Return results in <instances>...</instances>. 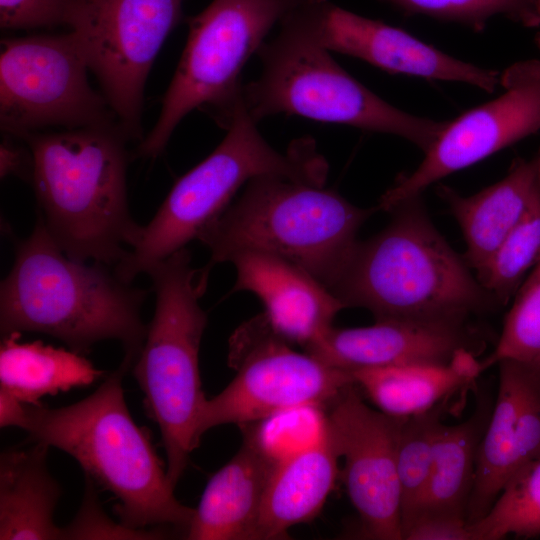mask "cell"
<instances>
[{
  "label": "cell",
  "mask_w": 540,
  "mask_h": 540,
  "mask_svg": "<svg viewBox=\"0 0 540 540\" xmlns=\"http://www.w3.org/2000/svg\"><path fill=\"white\" fill-rule=\"evenodd\" d=\"M37 215L72 259L115 267L135 245L142 225L127 195L130 139L119 126L27 134Z\"/></svg>",
  "instance_id": "cell-4"
},
{
  "label": "cell",
  "mask_w": 540,
  "mask_h": 540,
  "mask_svg": "<svg viewBox=\"0 0 540 540\" xmlns=\"http://www.w3.org/2000/svg\"><path fill=\"white\" fill-rule=\"evenodd\" d=\"M470 350L458 351L446 364H406L351 372L355 384L378 410L408 417L450 400L483 372Z\"/></svg>",
  "instance_id": "cell-23"
},
{
  "label": "cell",
  "mask_w": 540,
  "mask_h": 540,
  "mask_svg": "<svg viewBox=\"0 0 540 540\" xmlns=\"http://www.w3.org/2000/svg\"><path fill=\"white\" fill-rule=\"evenodd\" d=\"M497 365L498 392L477 453L468 524L488 512L513 476L540 460V361Z\"/></svg>",
  "instance_id": "cell-16"
},
{
  "label": "cell",
  "mask_w": 540,
  "mask_h": 540,
  "mask_svg": "<svg viewBox=\"0 0 540 540\" xmlns=\"http://www.w3.org/2000/svg\"><path fill=\"white\" fill-rule=\"evenodd\" d=\"M406 14L426 15L482 31L495 16L524 27L540 25V0H383Z\"/></svg>",
  "instance_id": "cell-30"
},
{
  "label": "cell",
  "mask_w": 540,
  "mask_h": 540,
  "mask_svg": "<svg viewBox=\"0 0 540 540\" xmlns=\"http://www.w3.org/2000/svg\"><path fill=\"white\" fill-rule=\"evenodd\" d=\"M0 148L1 178L13 175L22 178L31 184L34 161L30 147L28 146L27 149L10 139H4Z\"/></svg>",
  "instance_id": "cell-34"
},
{
  "label": "cell",
  "mask_w": 540,
  "mask_h": 540,
  "mask_svg": "<svg viewBox=\"0 0 540 540\" xmlns=\"http://www.w3.org/2000/svg\"><path fill=\"white\" fill-rule=\"evenodd\" d=\"M356 387L346 388L324 412L338 455L344 459L343 481L362 535L402 540L397 460L403 418L369 407Z\"/></svg>",
  "instance_id": "cell-14"
},
{
  "label": "cell",
  "mask_w": 540,
  "mask_h": 540,
  "mask_svg": "<svg viewBox=\"0 0 540 540\" xmlns=\"http://www.w3.org/2000/svg\"><path fill=\"white\" fill-rule=\"evenodd\" d=\"M148 294L111 266L70 258L37 215L31 234L15 242L14 263L0 284L1 336L42 333L83 355L116 340L133 366L147 334L141 311Z\"/></svg>",
  "instance_id": "cell-1"
},
{
  "label": "cell",
  "mask_w": 540,
  "mask_h": 540,
  "mask_svg": "<svg viewBox=\"0 0 540 540\" xmlns=\"http://www.w3.org/2000/svg\"><path fill=\"white\" fill-rule=\"evenodd\" d=\"M468 525L473 540L540 535V460L513 476L488 512Z\"/></svg>",
  "instance_id": "cell-27"
},
{
  "label": "cell",
  "mask_w": 540,
  "mask_h": 540,
  "mask_svg": "<svg viewBox=\"0 0 540 540\" xmlns=\"http://www.w3.org/2000/svg\"><path fill=\"white\" fill-rule=\"evenodd\" d=\"M492 407L493 402L488 395H479L467 419L452 425L441 424L434 445L427 494L417 518L448 515L466 519L477 453Z\"/></svg>",
  "instance_id": "cell-25"
},
{
  "label": "cell",
  "mask_w": 540,
  "mask_h": 540,
  "mask_svg": "<svg viewBox=\"0 0 540 540\" xmlns=\"http://www.w3.org/2000/svg\"><path fill=\"white\" fill-rule=\"evenodd\" d=\"M448 402L403 418L397 460L402 537L422 510L432 473L434 445Z\"/></svg>",
  "instance_id": "cell-26"
},
{
  "label": "cell",
  "mask_w": 540,
  "mask_h": 540,
  "mask_svg": "<svg viewBox=\"0 0 540 540\" xmlns=\"http://www.w3.org/2000/svg\"><path fill=\"white\" fill-rule=\"evenodd\" d=\"M535 42H536V45H537L538 49L540 50V33H538L536 35Z\"/></svg>",
  "instance_id": "cell-36"
},
{
  "label": "cell",
  "mask_w": 540,
  "mask_h": 540,
  "mask_svg": "<svg viewBox=\"0 0 540 540\" xmlns=\"http://www.w3.org/2000/svg\"><path fill=\"white\" fill-rule=\"evenodd\" d=\"M256 124L242 99L222 142L175 182L153 218L142 225L135 245L114 267L122 279L132 282L198 239L229 207L237 190L255 177L277 175L324 186L328 164L312 138L294 140L285 152H279L261 136Z\"/></svg>",
  "instance_id": "cell-7"
},
{
  "label": "cell",
  "mask_w": 540,
  "mask_h": 540,
  "mask_svg": "<svg viewBox=\"0 0 540 540\" xmlns=\"http://www.w3.org/2000/svg\"><path fill=\"white\" fill-rule=\"evenodd\" d=\"M323 49L364 60L393 74L463 82L492 92L497 71L454 58L411 34L338 7L330 0H304L279 22Z\"/></svg>",
  "instance_id": "cell-15"
},
{
  "label": "cell",
  "mask_w": 540,
  "mask_h": 540,
  "mask_svg": "<svg viewBox=\"0 0 540 540\" xmlns=\"http://www.w3.org/2000/svg\"><path fill=\"white\" fill-rule=\"evenodd\" d=\"M291 345L275 333L264 313L235 330L228 358L237 373L220 393L205 400L200 438L220 425L256 423L307 406L325 408L355 384L350 372L298 353Z\"/></svg>",
  "instance_id": "cell-10"
},
{
  "label": "cell",
  "mask_w": 540,
  "mask_h": 540,
  "mask_svg": "<svg viewBox=\"0 0 540 540\" xmlns=\"http://www.w3.org/2000/svg\"><path fill=\"white\" fill-rule=\"evenodd\" d=\"M49 446L8 448L0 455V540H64L54 514L62 496L48 470Z\"/></svg>",
  "instance_id": "cell-22"
},
{
  "label": "cell",
  "mask_w": 540,
  "mask_h": 540,
  "mask_svg": "<svg viewBox=\"0 0 540 540\" xmlns=\"http://www.w3.org/2000/svg\"><path fill=\"white\" fill-rule=\"evenodd\" d=\"M304 0H213L189 21L186 46L162 99L159 118L137 147L156 158L179 122L204 109L227 129L242 100L241 71L272 27Z\"/></svg>",
  "instance_id": "cell-9"
},
{
  "label": "cell",
  "mask_w": 540,
  "mask_h": 540,
  "mask_svg": "<svg viewBox=\"0 0 540 540\" xmlns=\"http://www.w3.org/2000/svg\"><path fill=\"white\" fill-rule=\"evenodd\" d=\"M487 338L472 322L383 318L365 327H332L304 349L326 365L351 373L406 364H446L463 349L479 355Z\"/></svg>",
  "instance_id": "cell-17"
},
{
  "label": "cell",
  "mask_w": 540,
  "mask_h": 540,
  "mask_svg": "<svg viewBox=\"0 0 540 540\" xmlns=\"http://www.w3.org/2000/svg\"><path fill=\"white\" fill-rule=\"evenodd\" d=\"M500 84L504 91L498 97L448 122L418 167L381 196L379 210L388 212L443 177L540 131V60L514 63Z\"/></svg>",
  "instance_id": "cell-13"
},
{
  "label": "cell",
  "mask_w": 540,
  "mask_h": 540,
  "mask_svg": "<svg viewBox=\"0 0 540 540\" xmlns=\"http://www.w3.org/2000/svg\"><path fill=\"white\" fill-rule=\"evenodd\" d=\"M0 389L24 404L46 395L89 386L104 375L83 354L42 341L21 342V333L1 336Z\"/></svg>",
  "instance_id": "cell-24"
},
{
  "label": "cell",
  "mask_w": 540,
  "mask_h": 540,
  "mask_svg": "<svg viewBox=\"0 0 540 540\" xmlns=\"http://www.w3.org/2000/svg\"><path fill=\"white\" fill-rule=\"evenodd\" d=\"M377 210L357 207L324 186L262 175L247 182L198 240L210 251L209 268L238 252L260 251L300 266L329 289L361 225Z\"/></svg>",
  "instance_id": "cell-6"
},
{
  "label": "cell",
  "mask_w": 540,
  "mask_h": 540,
  "mask_svg": "<svg viewBox=\"0 0 540 540\" xmlns=\"http://www.w3.org/2000/svg\"><path fill=\"white\" fill-rule=\"evenodd\" d=\"M210 268L196 269L182 248L153 264L155 309L131 373L143 393V407L161 433L167 477L173 487L199 446L198 422L205 400L199 370L207 325L200 305Z\"/></svg>",
  "instance_id": "cell-5"
},
{
  "label": "cell",
  "mask_w": 540,
  "mask_h": 540,
  "mask_svg": "<svg viewBox=\"0 0 540 540\" xmlns=\"http://www.w3.org/2000/svg\"><path fill=\"white\" fill-rule=\"evenodd\" d=\"M74 0H0L2 29L26 30L68 24Z\"/></svg>",
  "instance_id": "cell-32"
},
{
  "label": "cell",
  "mask_w": 540,
  "mask_h": 540,
  "mask_svg": "<svg viewBox=\"0 0 540 540\" xmlns=\"http://www.w3.org/2000/svg\"><path fill=\"white\" fill-rule=\"evenodd\" d=\"M24 416V403L0 389V426L20 427Z\"/></svg>",
  "instance_id": "cell-35"
},
{
  "label": "cell",
  "mask_w": 540,
  "mask_h": 540,
  "mask_svg": "<svg viewBox=\"0 0 540 540\" xmlns=\"http://www.w3.org/2000/svg\"><path fill=\"white\" fill-rule=\"evenodd\" d=\"M131 368L122 360L92 394L71 405L24 404L19 428L74 458L85 478L114 496V512L126 527L173 528L185 536L195 509L176 498L149 430L129 412L122 383Z\"/></svg>",
  "instance_id": "cell-2"
},
{
  "label": "cell",
  "mask_w": 540,
  "mask_h": 540,
  "mask_svg": "<svg viewBox=\"0 0 540 540\" xmlns=\"http://www.w3.org/2000/svg\"><path fill=\"white\" fill-rule=\"evenodd\" d=\"M380 233L358 241L329 290L376 319L466 323L500 305L434 227L421 195L390 211Z\"/></svg>",
  "instance_id": "cell-3"
},
{
  "label": "cell",
  "mask_w": 540,
  "mask_h": 540,
  "mask_svg": "<svg viewBox=\"0 0 540 540\" xmlns=\"http://www.w3.org/2000/svg\"><path fill=\"white\" fill-rule=\"evenodd\" d=\"M228 263L236 269L232 292L255 294L272 329L290 344L306 348L330 328L345 305L300 266L272 254L245 250Z\"/></svg>",
  "instance_id": "cell-18"
},
{
  "label": "cell",
  "mask_w": 540,
  "mask_h": 540,
  "mask_svg": "<svg viewBox=\"0 0 540 540\" xmlns=\"http://www.w3.org/2000/svg\"><path fill=\"white\" fill-rule=\"evenodd\" d=\"M338 458L325 420L313 443L279 459L265 491L255 540L286 539L291 527L314 519L336 482Z\"/></svg>",
  "instance_id": "cell-21"
},
{
  "label": "cell",
  "mask_w": 540,
  "mask_h": 540,
  "mask_svg": "<svg viewBox=\"0 0 540 540\" xmlns=\"http://www.w3.org/2000/svg\"><path fill=\"white\" fill-rule=\"evenodd\" d=\"M88 69L71 32L2 39L1 130L23 139L50 126H119L104 95L90 86Z\"/></svg>",
  "instance_id": "cell-11"
},
{
  "label": "cell",
  "mask_w": 540,
  "mask_h": 540,
  "mask_svg": "<svg viewBox=\"0 0 540 540\" xmlns=\"http://www.w3.org/2000/svg\"><path fill=\"white\" fill-rule=\"evenodd\" d=\"M514 297L494 350L480 361L482 371L504 359L540 361V260Z\"/></svg>",
  "instance_id": "cell-29"
},
{
  "label": "cell",
  "mask_w": 540,
  "mask_h": 540,
  "mask_svg": "<svg viewBox=\"0 0 540 540\" xmlns=\"http://www.w3.org/2000/svg\"><path fill=\"white\" fill-rule=\"evenodd\" d=\"M83 502L75 518L63 527L64 539H163L168 529H132L111 520L103 511L95 484L85 478Z\"/></svg>",
  "instance_id": "cell-31"
},
{
  "label": "cell",
  "mask_w": 540,
  "mask_h": 540,
  "mask_svg": "<svg viewBox=\"0 0 540 540\" xmlns=\"http://www.w3.org/2000/svg\"><path fill=\"white\" fill-rule=\"evenodd\" d=\"M183 0H74L68 19L81 53L130 140L142 141L145 83Z\"/></svg>",
  "instance_id": "cell-12"
},
{
  "label": "cell",
  "mask_w": 540,
  "mask_h": 540,
  "mask_svg": "<svg viewBox=\"0 0 540 540\" xmlns=\"http://www.w3.org/2000/svg\"><path fill=\"white\" fill-rule=\"evenodd\" d=\"M258 79L243 85L242 99L254 122L276 114L343 124L404 138L424 154L449 121H435L394 107L354 79L330 56L295 33L278 35L257 51Z\"/></svg>",
  "instance_id": "cell-8"
},
{
  "label": "cell",
  "mask_w": 540,
  "mask_h": 540,
  "mask_svg": "<svg viewBox=\"0 0 540 540\" xmlns=\"http://www.w3.org/2000/svg\"><path fill=\"white\" fill-rule=\"evenodd\" d=\"M254 423L240 426L237 453L208 481L184 536L189 540H255L265 491L278 462Z\"/></svg>",
  "instance_id": "cell-19"
},
{
  "label": "cell",
  "mask_w": 540,
  "mask_h": 540,
  "mask_svg": "<svg viewBox=\"0 0 540 540\" xmlns=\"http://www.w3.org/2000/svg\"><path fill=\"white\" fill-rule=\"evenodd\" d=\"M539 260L540 196L490 259L475 271L476 278L500 306L506 305Z\"/></svg>",
  "instance_id": "cell-28"
},
{
  "label": "cell",
  "mask_w": 540,
  "mask_h": 540,
  "mask_svg": "<svg viewBox=\"0 0 540 540\" xmlns=\"http://www.w3.org/2000/svg\"><path fill=\"white\" fill-rule=\"evenodd\" d=\"M405 540H473L465 518L422 515L404 533Z\"/></svg>",
  "instance_id": "cell-33"
},
{
  "label": "cell",
  "mask_w": 540,
  "mask_h": 540,
  "mask_svg": "<svg viewBox=\"0 0 540 540\" xmlns=\"http://www.w3.org/2000/svg\"><path fill=\"white\" fill-rule=\"evenodd\" d=\"M466 242L463 256L475 271L482 267L540 196V147L529 159L516 157L504 178L463 196L437 186Z\"/></svg>",
  "instance_id": "cell-20"
}]
</instances>
